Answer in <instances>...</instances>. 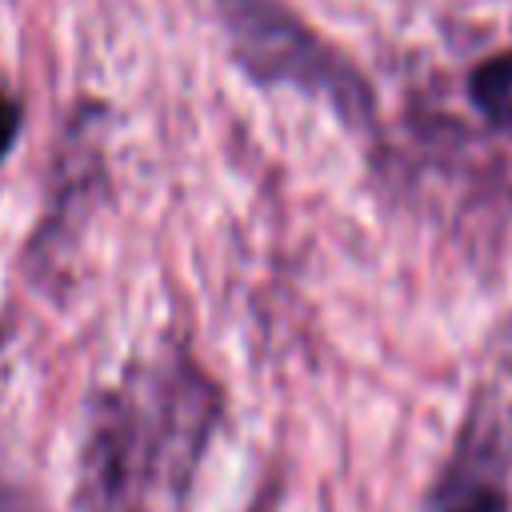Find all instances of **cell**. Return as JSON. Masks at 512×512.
<instances>
[{
    "instance_id": "cell-3",
    "label": "cell",
    "mask_w": 512,
    "mask_h": 512,
    "mask_svg": "<svg viewBox=\"0 0 512 512\" xmlns=\"http://www.w3.org/2000/svg\"><path fill=\"white\" fill-rule=\"evenodd\" d=\"M448 512H500V496H492V492H472V496L456 500Z\"/></svg>"
},
{
    "instance_id": "cell-4",
    "label": "cell",
    "mask_w": 512,
    "mask_h": 512,
    "mask_svg": "<svg viewBox=\"0 0 512 512\" xmlns=\"http://www.w3.org/2000/svg\"><path fill=\"white\" fill-rule=\"evenodd\" d=\"M12 136H16V104H8V100L0 96V156L8 152Z\"/></svg>"
},
{
    "instance_id": "cell-2",
    "label": "cell",
    "mask_w": 512,
    "mask_h": 512,
    "mask_svg": "<svg viewBox=\"0 0 512 512\" xmlns=\"http://www.w3.org/2000/svg\"><path fill=\"white\" fill-rule=\"evenodd\" d=\"M468 92H472V104L480 108V116L496 132L512 136V52L488 56L468 76Z\"/></svg>"
},
{
    "instance_id": "cell-1",
    "label": "cell",
    "mask_w": 512,
    "mask_h": 512,
    "mask_svg": "<svg viewBox=\"0 0 512 512\" xmlns=\"http://www.w3.org/2000/svg\"><path fill=\"white\" fill-rule=\"evenodd\" d=\"M224 12H228V28L236 36L240 60L252 72H260L264 80L328 88L336 96L344 92L332 52L308 28H300L288 12H280L268 0H224Z\"/></svg>"
}]
</instances>
